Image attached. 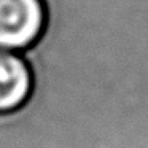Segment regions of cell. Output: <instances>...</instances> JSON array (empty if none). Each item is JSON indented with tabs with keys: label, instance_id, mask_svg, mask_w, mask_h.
Listing matches in <instances>:
<instances>
[{
	"label": "cell",
	"instance_id": "1",
	"mask_svg": "<svg viewBox=\"0 0 148 148\" xmlns=\"http://www.w3.org/2000/svg\"><path fill=\"white\" fill-rule=\"evenodd\" d=\"M46 23L43 0H0V49L21 53L40 38Z\"/></svg>",
	"mask_w": 148,
	"mask_h": 148
},
{
	"label": "cell",
	"instance_id": "2",
	"mask_svg": "<svg viewBox=\"0 0 148 148\" xmlns=\"http://www.w3.org/2000/svg\"><path fill=\"white\" fill-rule=\"evenodd\" d=\"M32 91V73L19 53L0 49V113L19 108Z\"/></svg>",
	"mask_w": 148,
	"mask_h": 148
}]
</instances>
